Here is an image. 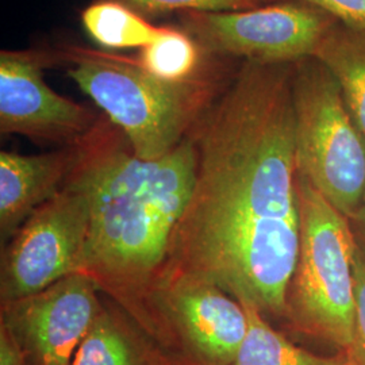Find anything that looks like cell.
<instances>
[{
	"mask_svg": "<svg viewBox=\"0 0 365 365\" xmlns=\"http://www.w3.org/2000/svg\"><path fill=\"white\" fill-rule=\"evenodd\" d=\"M78 157V144L41 155L0 153L1 247L39 206L63 190Z\"/></svg>",
	"mask_w": 365,
	"mask_h": 365,
	"instance_id": "11",
	"label": "cell"
},
{
	"mask_svg": "<svg viewBox=\"0 0 365 365\" xmlns=\"http://www.w3.org/2000/svg\"><path fill=\"white\" fill-rule=\"evenodd\" d=\"M195 170L191 135L168 155L143 160L123 134L99 120L78 144L69 175L86 190L91 207L76 272L88 276L163 351L155 297Z\"/></svg>",
	"mask_w": 365,
	"mask_h": 365,
	"instance_id": "2",
	"label": "cell"
},
{
	"mask_svg": "<svg viewBox=\"0 0 365 365\" xmlns=\"http://www.w3.org/2000/svg\"><path fill=\"white\" fill-rule=\"evenodd\" d=\"M0 365H26L19 345L3 325H0Z\"/></svg>",
	"mask_w": 365,
	"mask_h": 365,
	"instance_id": "20",
	"label": "cell"
},
{
	"mask_svg": "<svg viewBox=\"0 0 365 365\" xmlns=\"http://www.w3.org/2000/svg\"><path fill=\"white\" fill-rule=\"evenodd\" d=\"M248 314V333L232 365H344L346 360L327 359L299 348L250 302L240 300Z\"/></svg>",
	"mask_w": 365,
	"mask_h": 365,
	"instance_id": "15",
	"label": "cell"
},
{
	"mask_svg": "<svg viewBox=\"0 0 365 365\" xmlns=\"http://www.w3.org/2000/svg\"><path fill=\"white\" fill-rule=\"evenodd\" d=\"M261 1H277V0H261Z\"/></svg>",
	"mask_w": 365,
	"mask_h": 365,
	"instance_id": "23",
	"label": "cell"
},
{
	"mask_svg": "<svg viewBox=\"0 0 365 365\" xmlns=\"http://www.w3.org/2000/svg\"><path fill=\"white\" fill-rule=\"evenodd\" d=\"M90 197L68 178L1 247L0 304L36 295L78 271L90 227Z\"/></svg>",
	"mask_w": 365,
	"mask_h": 365,
	"instance_id": "6",
	"label": "cell"
},
{
	"mask_svg": "<svg viewBox=\"0 0 365 365\" xmlns=\"http://www.w3.org/2000/svg\"><path fill=\"white\" fill-rule=\"evenodd\" d=\"M81 24L91 39L107 49H143L164 30L119 0L92 3L81 14Z\"/></svg>",
	"mask_w": 365,
	"mask_h": 365,
	"instance_id": "14",
	"label": "cell"
},
{
	"mask_svg": "<svg viewBox=\"0 0 365 365\" xmlns=\"http://www.w3.org/2000/svg\"><path fill=\"white\" fill-rule=\"evenodd\" d=\"M298 173L353 221L365 194V138L337 80L317 58L294 64Z\"/></svg>",
	"mask_w": 365,
	"mask_h": 365,
	"instance_id": "5",
	"label": "cell"
},
{
	"mask_svg": "<svg viewBox=\"0 0 365 365\" xmlns=\"http://www.w3.org/2000/svg\"><path fill=\"white\" fill-rule=\"evenodd\" d=\"M313 4L339 22L365 31V0H297Z\"/></svg>",
	"mask_w": 365,
	"mask_h": 365,
	"instance_id": "19",
	"label": "cell"
},
{
	"mask_svg": "<svg viewBox=\"0 0 365 365\" xmlns=\"http://www.w3.org/2000/svg\"><path fill=\"white\" fill-rule=\"evenodd\" d=\"M348 360L353 365H365V240L359 232L354 253V324Z\"/></svg>",
	"mask_w": 365,
	"mask_h": 365,
	"instance_id": "18",
	"label": "cell"
},
{
	"mask_svg": "<svg viewBox=\"0 0 365 365\" xmlns=\"http://www.w3.org/2000/svg\"><path fill=\"white\" fill-rule=\"evenodd\" d=\"M344 365H353L352 363H351V361H349V360H346V361H345V364Z\"/></svg>",
	"mask_w": 365,
	"mask_h": 365,
	"instance_id": "22",
	"label": "cell"
},
{
	"mask_svg": "<svg viewBox=\"0 0 365 365\" xmlns=\"http://www.w3.org/2000/svg\"><path fill=\"white\" fill-rule=\"evenodd\" d=\"M353 222L356 223L357 232H359L360 235L365 240V194L363 203H361V207L359 210V212H357V215H356V218L353 220Z\"/></svg>",
	"mask_w": 365,
	"mask_h": 365,
	"instance_id": "21",
	"label": "cell"
},
{
	"mask_svg": "<svg viewBox=\"0 0 365 365\" xmlns=\"http://www.w3.org/2000/svg\"><path fill=\"white\" fill-rule=\"evenodd\" d=\"M99 288L86 274H68L36 295L0 304L26 365H71L103 309Z\"/></svg>",
	"mask_w": 365,
	"mask_h": 365,
	"instance_id": "9",
	"label": "cell"
},
{
	"mask_svg": "<svg viewBox=\"0 0 365 365\" xmlns=\"http://www.w3.org/2000/svg\"><path fill=\"white\" fill-rule=\"evenodd\" d=\"M202 52V46L187 31L164 27L158 38L141 49L137 61L156 78L184 83L197 76Z\"/></svg>",
	"mask_w": 365,
	"mask_h": 365,
	"instance_id": "16",
	"label": "cell"
},
{
	"mask_svg": "<svg viewBox=\"0 0 365 365\" xmlns=\"http://www.w3.org/2000/svg\"><path fill=\"white\" fill-rule=\"evenodd\" d=\"M292 73L245 61L190 133L195 180L158 287L209 282L284 319L300 242Z\"/></svg>",
	"mask_w": 365,
	"mask_h": 365,
	"instance_id": "1",
	"label": "cell"
},
{
	"mask_svg": "<svg viewBox=\"0 0 365 365\" xmlns=\"http://www.w3.org/2000/svg\"><path fill=\"white\" fill-rule=\"evenodd\" d=\"M71 365H176L115 303L103 306Z\"/></svg>",
	"mask_w": 365,
	"mask_h": 365,
	"instance_id": "12",
	"label": "cell"
},
{
	"mask_svg": "<svg viewBox=\"0 0 365 365\" xmlns=\"http://www.w3.org/2000/svg\"><path fill=\"white\" fill-rule=\"evenodd\" d=\"M299 175V173H298ZM300 242L286 317L298 331L351 349L356 232L351 220L298 176Z\"/></svg>",
	"mask_w": 365,
	"mask_h": 365,
	"instance_id": "4",
	"label": "cell"
},
{
	"mask_svg": "<svg viewBox=\"0 0 365 365\" xmlns=\"http://www.w3.org/2000/svg\"><path fill=\"white\" fill-rule=\"evenodd\" d=\"M337 80L345 103L365 138V31L336 22L314 54Z\"/></svg>",
	"mask_w": 365,
	"mask_h": 365,
	"instance_id": "13",
	"label": "cell"
},
{
	"mask_svg": "<svg viewBox=\"0 0 365 365\" xmlns=\"http://www.w3.org/2000/svg\"><path fill=\"white\" fill-rule=\"evenodd\" d=\"M66 53L69 78L143 160L161 158L182 144L220 91L214 78L170 83L129 57L73 46Z\"/></svg>",
	"mask_w": 365,
	"mask_h": 365,
	"instance_id": "3",
	"label": "cell"
},
{
	"mask_svg": "<svg viewBox=\"0 0 365 365\" xmlns=\"http://www.w3.org/2000/svg\"><path fill=\"white\" fill-rule=\"evenodd\" d=\"M49 54L0 53V131L37 143L80 144L99 119L91 108L58 95L43 80Z\"/></svg>",
	"mask_w": 365,
	"mask_h": 365,
	"instance_id": "10",
	"label": "cell"
},
{
	"mask_svg": "<svg viewBox=\"0 0 365 365\" xmlns=\"http://www.w3.org/2000/svg\"><path fill=\"white\" fill-rule=\"evenodd\" d=\"M334 16L288 0L244 11L185 13L182 24L205 52L264 64H295L314 57Z\"/></svg>",
	"mask_w": 365,
	"mask_h": 365,
	"instance_id": "7",
	"label": "cell"
},
{
	"mask_svg": "<svg viewBox=\"0 0 365 365\" xmlns=\"http://www.w3.org/2000/svg\"><path fill=\"white\" fill-rule=\"evenodd\" d=\"M141 15L184 13L244 11L260 6L261 0H119Z\"/></svg>",
	"mask_w": 365,
	"mask_h": 365,
	"instance_id": "17",
	"label": "cell"
},
{
	"mask_svg": "<svg viewBox=\"0 0 365 365\" xmlns=\"http://www.w3.org/2000/svg\"><path fill=\"white\" fill-rule=\"evenodd\" d=\"M164 351L176 365H232L248 333L242 303L223 288L180 279L157 288Z\"/></svg>",
	"mask_w": 365,
	"mask_h": 365,
	"instance_id": "8",
	"label": "cell"
}]
</instances>
